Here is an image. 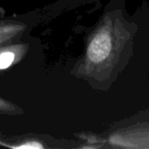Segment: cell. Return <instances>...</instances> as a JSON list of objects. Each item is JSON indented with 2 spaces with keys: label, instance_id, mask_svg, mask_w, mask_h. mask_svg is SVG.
Here are the masks:
<instances>
[{
  "label": "cell",
  "instance_id": "6da1fadb",
  "mask_svg": "<svg viewBox=\"0 0 149 149\" xmlns=\"http://www.w3.org/2000/svg\"><path fill=\"white\" fill-rule=\"evenodd\" d=\"M113 50V39L108 29L100 31L91 41L87 56L91 62L99 64L105 61Z\"/></svg>",
  "mask_w": 149,
  "mask_h": 149
},
{
  "label": "cell",
  "instance_id": "7a4b0ae2",
  "mask_svg": "<svg viewBox=\"0 0 149 149\" xmlns=\"http://www.w3.org/2000/svg\"><path fill=\"white\" fill-rule=\"evenodd\" d=\"M15 58L14 53L10 52H3L0 55V69H5L9 67Z\"/></svg>",
  "mask_w": 149,
  "mask_h": 149
},
{
  "label": "cell",
  "instance_id": "3957f363",
  "mask_svg": "<svg viewBox=\"0 0 149 149\" xmlns=\"http://www.w3.org/2000/svg\"><path fill=\"white\" fill-rule=\"evenodd\" d=\"M12 148H43V146L38 144V142H29L24 145H19L16 147H10Z\"/></svg>",
  "mask_w": 149,
  "mask_h": 149
}]
</instances>
